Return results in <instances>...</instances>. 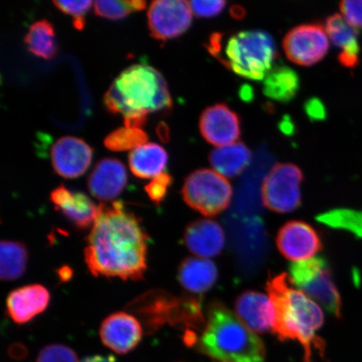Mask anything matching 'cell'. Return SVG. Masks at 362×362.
I'll use <instances>...</instances> for the list:
<instances>
[{
  "label": "cell",
  "instance_id": "6da1fadb",
  "mask_svg": "<svg viewBox=\"0 0 362 362\" xmlns=\"http://www.w3.org/2000/svg\"><path fill=\"white\" fill-rule=\"evenodd\" d=\"M148 240L139 219L123 202L101 203L84 251L90 273L95 277L143 279Z\"/></svg>",
  "mask_w": 362,
  "mask_h": 362
},
{
  "label": "cell",
  "instance_id": "7a4b0ae2",
  "mask_svg": "<svg viewBox=\"0 0 362 362\" xmlns=\"http://www.w3.org/2000/svg\"><path fill=\"white\" fill-rule=\"evenodd\" d=\"M267 285L274 309V332L282 341L297 339L304 348L305 361L314 362V348L324 350L322 339L316 337L324 324L322 310L305 293L294 288L286 274L270 278Z\"/></svg>",
  "mask_w": 362,
  "mask_h": 362
},
{
  "label": "cell",
  "instance_id": "3957f363",
  "mask_svg": "<svg viewBox=\"0 0 362 362\" xmlns=\"http://www.w3.org/2000/svg\"><path fill=\"white\" fill-rule=\"evenodd\" d=\"M194 345L215 362H265L264 342L221 302L208 307L205 327Z\"/></svg>",
  "mask_w": 362,
  "mask_h": 362
},
{
  "label": "cell",
  "instance_id": "277c9868",
  "mask_svg": "<svg viewBox=\"0 0 362 362\" xmlns=\"http://www.w3.org/2000/svg\"><path fill=\"white\" fill-rule=\"evenodd\" d=\"M104 103L112 115L124 117L168 111L172 98L160 71L151 66L136 64L122 71L108 88Z\"/></svg>",
  "mask_w": 362,
  "mask_h": 362
},
{
  "label": "cell",
  "instance_id": "5b68a950",
  "mask_svg": "<svg viewBox=\"0 0 362 362\" xmlns=\"http://www.w3.org/2000/svg\"><path fill=\"white\" fill-rule=\"evenodd\" d=\"M223 64L244 78L264 80L278 57L273 37L264 30H246L228 40Z\"/></svg>",
  "mask_w": 362,
  "mask_h": 362
},
{
  "label": "cell",
  "instance_id": "8992f818",
  "mask_svg": "<svg viewBox=\"0 0 362 362\" xmlns=\"http://www.w3.org/2000/svg\"><path fill=\"white\" fill-rule=\"evenodd\" d=\"M182 197L194 211L206 216H215L228 207L233 188L223 175L215 170L201 169L185 179Z\"/></svg>",
  "mask_w": 362,
  "mask_h": 362
},
{
  "label": "cell",
  "instance_id": "52a82bcc",
  "mask_svg": "<svg viewBox=\"0 0 362 362\" xmlns=\"http://www.w3.org/2000/svg\"><path fill=\"white\" fill-rule=\"evenodd\" d=\"M289 271L292 281L303 293L319 302L330 314L341 317V298L324 257L294 262Z\"/></svg>",
  "mask_w": 362,
  "mask_h": 362
},
{
  "label": "cell",
  "instance_id": "ba28073f",
  "mask_svg": "<svg viewBox=\"0 0 362 362\" xmlns=\"http://www.w3.org/2000/svg\"><path fill=\"white\" fill-rule=\"evenodd\" d=\"M304 175L291 163L275 165L262 185V198L268 209L277 214H288L301 205L300 185Z\"/></svg>",
  "mask_w": 362,
  "mask_h": 362
},
{
  "label": "cell",
  "instance_id": "9c48e42d",
  "mask_svg": "<svg viewBox=\"0 0 362 362\" xmlns=\"http://www.w3.org/2000/svg\"><path fill=\"white\" fill-rule=\"evenodd\" d=\"M288 60L300 66H312L327 56L329 44L325 27L319 23L294 27L283 42Z\"/></svg>",
  "mask_w": 362,
  "mask_h": 362
},
{
  "label": "cell",
  "instance_id": "30bf717a",
  "mask_svg": "<svg viewBox=\"0 0 362 362\" xmlns=\"http://www.w3.org/2000/svg\"><path fill=\"white\" fill-rule=\"evenodd\" d=\"M192 22L189 2L182 0H156L149 6L148 25L153 39L167 40L178 37Z\"/></svg>",
  "mask_w": 362,
  "mask_h": 362
},
{
  "label": "cell",
  "instance_id": "8fae6325",
  "mask_svg": "<svg viewBox=\"0 0 362 362\" xmlns=\"http://www.w3.org/2000/svg\"><path fill=\"white\" fill-rule=\"evenodd\" d=\"M276 243L282 255L293 262L310 259L322 249L319 234L310 225L300 221L284 224L279 230Z\"/></svg>",
  "mask_w": 362,
  "mask_h": 362
},
{
  "label": "cell",
  "instance_id": "7c38bea8",
  "mask_svg": "<svg viewBox=\"0 0 362 362\" xmlns=\"http://www.w3.org/2000/svg\"><path fill=\"white\" fill-rule=\"evenodd\" d=\"M199 127L202 137L219 148L236 143L241 136L239 116L223 103L207 107L202 112Z\"/></svg>",
  "mask_w": 362,
  "mask_h": 362
},
{
  "label": "cell",
  "instance_id": "4fadbf2b",
  "mask_svg": "<svg viewBox=\"0 0 362 362\" xmlns=\"http://www.w3.org/2000/svg\"><path fill=\"white\" fill-rule=\"evenodd\" d=\"M178 298L162 289H152L135 298L127 310L138 317L147 332L153 333L170 323Z\"/></svg>",
  "mask_w": 362,
  "mask_h": 362
},
{
  "label": "cell",
  "instance_id": "5bb4252c",
  "mask_svg": "<svg viewBox=\"0 0 362 362\" xmlns=\"http://www.w3.org/2000/svg\"><path fill=\"white\" fill-rule=\"evenodd\" d=\"M54 170L66 179L83 175L92 163L93 149L84 140L66 136L54 144L51 151Z\"/></svg>",
  "mask_w": 362,
  "mask_h": 362
},
{
  "label": "cell",
  "instance_id": "9a60e30c",
  "mask_svg": "<svg viewBox=\"0 0 362 362\" xmlns=\"http://www.w3.org/2000/svg\"><path fill=\"white\" fill-rule=\"evenodd\" d=\"M143 337V328L135 316L117 312L107 316L100 327L103 343L117 354L124 355L135 349Z\"/></svg>",
  "mask_w": 362,
  "mask_h": 362
},
{
  "label": "cell",
  "instance_id": "2e32d148",
  "mask_svg": "<svg viewBox=\"0 0 362 362\" xmlns=\"http://www.w3.org/2000/svg\"><path fill=\"white\" fill-rule=\"evenodd\" d=\"M127 184L126 167L115 158H104L99 160L88 179L90 193L103 202H110L119 197Z\"/></svg>",
  "mask_w": 362,
  "mask_h": 362
},
{
  "label": "cell",
  "instance_id": "e0dca14e",
  "mask_svg": "<svg viewBox=\"0 0 362 362\" xmlns=\"http://www.w3.org/2000/svg\"><path fill=\"white\" fill-rule=\"evenodd\" d=\"M51 201L57 211L80 229L93 226L100 211V204L96 205L85 194L71 192L63 185L53 189Z\"/></svg>",
  "mask_w": 362,
  "mask_h": 362
},
{
  "label": "cell",
  "instance_id": "ac0fdd59",
  "mask_svg": "<svg viewBox=\"0 0 362 362\" xmlns=\"http://www.w3.org/2000/svg\"><path fill=\"white\" fill-rule=\"evenodd\" d=\"M51 300L48 289L40 284H30L15 289L8 294L7 313L13 322L22 325L47 309Z\"/></svg>",
  "mask_w": 362,
  "mask_h": 362
},
{
  "label": "cell",
  "instance_id": "d6986e66",
  "mask_svg": "<svg viewBox=\"0 0 362 362\" xmlns=\"http://www.w3.org/2000/svg\"><path fill=\"white\" fill-rule=\"evenodd\" d=\"M235 310L240 320L252 332L264 333L274 329V305L264 293L243 292L235 302Z\"/></svg>",
  "mask_w": 362,
  "mask_h": 362
},
{
  "label": "cell",
  "instance_id": "ffe728a7",
  "mask_svg": "<svg viewBox=\"0 0 362 362\" xmlns=\"http://www.w3.org/2000/svg\"><path fill=\"white\" fill-rule=\"evenodd\" d=\"M184 242L194 255L208 259L219 255L225 246V234L216 221L200 219L187 226Z\"/></svg>",
  "mask_w": 362,
  "mask_h": 362
},
{
  "label": "cell",
  "instance_id": "44dd1931",
  "mask_svg": "<svg viewBox=\"0 0 362 362\" xmlns=\"http://www.w3.org/2000/svg\"><path fill=\"white\" fill-rule=\"evenodd\" d=\"M325 29L332 42L342 49L341 53L338 57L339 63L348 68L358 65L360 53L358 30L339 13H334L328 18L325 22Z\"/></svg>",
  "mask_w": 362,
  "mask_h": 362
},
{
  "label": "cell",
  "instance_id": "7402d4cb",
  "mask_svg": "<svg viewBox=\"0 0 362 362\" xmlns=\"http://www.w3.org/2000/svg\"><path fill=\"white\" fill-rule=\"evenodd\" d=\"M177 278L181 286L187 291L202 294L214 286L218 278V270L211 260L187 257L180 262Z\"/></svg>",
  "mask_w": 362,
  "mask_h": 362
},
{
  "label": "cell",
  "instance_id": "603a6c76",
  "mask_svg": "<svg viewBox=\"0 0 362 362\" xmlns=\"http://www.w3.org/2000/svg\"><path fill=\"white\" fill-rule=\"evenodd\" d=\"M168 163V153L157 144L148 143L129 153L131 172L140 179L156 178L163 173Z\"/></svg>",
  "mask_w": 362,
  "mask_h": 362
},
{
  "label": "cell",
  "instance_id": "cb8c5ba5",
  "mask_svg": "<svg viewBox=\"0 0 362 362\" xmlns=\"http://www.w3.org/2000/svg\"><path fill=\"white\" fill-rule=\"evenodd\" d=\"M252 153L245 144L237 142L214 149L209 160L217 173L233 178L242 173L250 164Z\"/></svg>",
  "mask_w": 362,
  "mask_h": 362
},
{
  "label": "cell",
  "instance_id": "d4e9b609",
  "mask_svg": "<svg viewBox=\"0 0 362 362\" xmlns=\"http://www.w3.org/2000/svg\"><path fill=\"white\" fill-rule=\"evenodd\" d=\"M300 88V81L296 71L283 64L272 68L264 79V93L279 103L292 101Z\"/></svg>",
  "mask_w": 362,
  "mask_h": 362
},
{
  "label": "cell",
  "instance_id": "484cf974",
  "mask_svg": "<svg viewBox=\"0 0 362 362\" xmlns=\"http://www.w3.org/2000/svg\"><path fill=\"white\" fill-rule=\"evenodd\" d=\"M24 42L29 52L36 57L49 60L57 56L58 45L55 29L49 21L35 22L25 36Z\"/></svg>",
  "mask_w": 362,
  "mask_h": 362
},
{
  "label": "cell",
  "instance_id": "4316f807",
  "mask_svg": "<svg viewBox=\"0 0 362 362\" xmlns=\"http://www.w3.org/2000/svg\"><path fill=\"white\" fill-rule=\"evenodd\" d=\"M28 251L20 242L2 241L0 246V275L3 281H13L24 275Z\"/></svg>",
  "mask_w": 362,
  "mask_h": 362
},
{
  "label": "cell",
  "instance_id": "83f0119b",
  "mask_svg": "<svg viewBox=\"0 0 362 362\" xmlns=\"http://www.w3.org/2000/svg\"><path fill=\"white\" fill-rule=\"evenodd\" d=\"M148 135L141 129L119 128L108 134L104 146L110 151L121 152L130 151L147 144Z\"/></svg>",
  "mask_w": 362,
  "mask_h": 362
},
{
  "label": "cell",
  "instance_id": "f1b7e54d",
  "mask_svg": "<svg viewBox=\"0 0 362 362\" xmlns=\"http://www.w3.org/2000/svg\"><path fill=\"white\" fill-rule=\"evenodd\" d=\"M93 4L96 16L112 21L124 19L132 12L144 10L147 4L144 0H129V1L98 0Z\"/></svg>",
  "mask_w": 362,
  "mask_h": 362
},
{
  "label": "cell",
  "instance_id": "f546056e",
  "mask_svg": "<svg viewBox=\"0 0 362 362\" xmlns=\"http://www.w3.org/2000/svg\"><path fill=\"white\" fill-rule=\"evenodd\" d=\"M35 362H78L76 352L62 344H53L40 351Z\"/></svg>",
  "mask_w": 362,
  "mask_h": 362
},
{
  "label": "cell",
  "instance_id": "4dcf8cb0",
  "mask_svg": "<svg viewBox=\"0 0 362 362\" xmlns=\"http://www.w3.org/2000/svg\"><path fill=\"white\" fill-rule=\"evenodd\" d=\"M93 3L86 1H53L58 10L74 17V25L76 29L83 30L85 26V16Z\"/></svg>",
  "mask_w": 362,
  "mask_h": 362
},
{
  "label": "cell",
  "instance_id": "1f68e13d",
  "mask_svg": "<svg viewBox=\"0 0 362 362\" xmlns=\"http://www.w3.org/2000/svg\"><path fill=\"white\" fill-rule=\"evenodd\" d=\"M172 182L173 179L168 173H162L156 176L146 187L148 197L156 205H160L164 202Z\"/></svg>",
  "mask_w": 362,
  "mask_h": 362
},
{
  "label": "cell",
  "instance_id": "d6a6232c",
  "mask_svg": "<svg viewBox=\"0 0 362 362\" xmlns=\"http://www.w3.org/2000/svg\"><path fill=\"white\" fill-rule=\"evenodd\" d=\"M192 12L198 17H214L224 10L226 2L223 1H189Z\"/></svg>",
  "mask_w": 362,
  "mask_h": 362
},
{
  "label": "cell",
  "instance_id": "836d02e7",
  "mask_svg": "<svg viewBox=\"0 0 362 362\" xmlns=\"http://www.w3.org/2000/svg\"><path fill=\"white\" fill-rule=\"evenodd\" d=\"M343 17L355 28H362V1H342L339 4Z\"/></svg>",
  "mask_w": 362,
  "mask_h": 362
},
{
  "label": "cell",
  "instance_id": "e575fe53",
  "mask_svg": "<svg viewBox=\"0 0 362 362\" xmlns=\"http://www.w3.org/2000/svg\"><path fill=\"white\" fill-rule=\"evenodd\" d=\"M305 110L311 121L324 120L327 117V111L323 103L317 98L308 100L305 105Z\"/></svg>",
  "mask_w": 362,
  "mask_h": 362
},
{
  "label": "cell",
  "instance_id": "d590c367",
  "mask_svg": "<svg viewBox=\"0 0 362 362\" xmlns=\"http://www.w3.org/2000/svg\"><path fill=\"white\" fill-rule=\"evenodd\" d=\"M148 121V115L144 113H136V115L124 117L126 128L140 129L146 125Z\"/></svg>",
  "mask_w": 362,
  "mask_h": 362
},
{
  "label": "cell",
  "instance_id": "8d00e7d4",
  "mask_svg": "<svg viewBox=\"0 0 362 362\" xmlns=\"http://www.w3.org/2000/svg\"><path fill=\"white\" fill-rule=\"evenodd\" d=\"M81 362H116L115 357L106 356H92L86 357Z\"/></svg>",
  "mask_w": 362,
  "mask_h": 362
},
{
  "label": "cell",
  "instance_id": "74e56055",
  "mask_svg": "<svg viewBox=\"0 0 362 362\" xmlns=\"http://www.w3.org/2000/svg\"><path fill=\"white\" fill-rule=\"evenodd\" d=\"M240 97L243 99L244 101H250L253 98V93L252 88L249 86H243L240 92Z\"/></svg>",
  "mask_w": 362,
  "mask_h": 362
},
{
  "label": "cell",
  "instance_id": "f35d334b",
  "mask_svg": "<svg viewBox=\"0 0 362 362\" xmlns=\"http://www.w3.org/2000/svg\"><path fill=\"white\" fill-rule=\"evenodd\" d=\"M157 132L160 139L165 140V141L169 139V129L168 127L165 124H160V125L158 126Z\"/></svg>",
  "mask_w": 362,
  "mask_h": 362
},
{
  "label": "cell",
  "instance_id": "ab89813d",
  "mask_svg": "<svg viewBox=\"0 0 362 362\" xmlns=\"http://www.w3.org/2000/svg\"><path fill=\"white\" fill-rule=\"evenodd\" d=\"M280 129L286 134H291L293 132L294 128L291 121L288 119L283 120L280 124Z\"/></svg>",
  "mask_w": 362,
  "mask_h": 362
},
{
  "label": "cell",
  "instance_id": "60d3db41",
  "mask_svg": "<svg viewBox=\"0 0 362 362\" xmlns=\"http://www.w3.org/2000/svg\"><path fill=\"white\" fill-rule=\"evenodd\" d=\"M230 13L236 19L241 20L245 16L246 12L241 6H233L230 10Z\"/></svg>",
  "mask_w": 362,
  "mask_h": 362
},
{
  "label": "cell",
  "instance_id": "b9f144b4",
  "mask_svg": "<svg viewBox=\"0 0 362 362\" xmlns=\"http://www.w3.org/2000/svg\"><path fill=\"white\" fill-rule=\"evenodd\" d=\"M59 275H60V278L63 281H67L68 279H69L71 277L72 275V271L70 268H67V267H65V268H62L60 270V273H59Z\"/></svg>",
  "mask_w": 362,
  "mask_h": 362
}]
</instances>
